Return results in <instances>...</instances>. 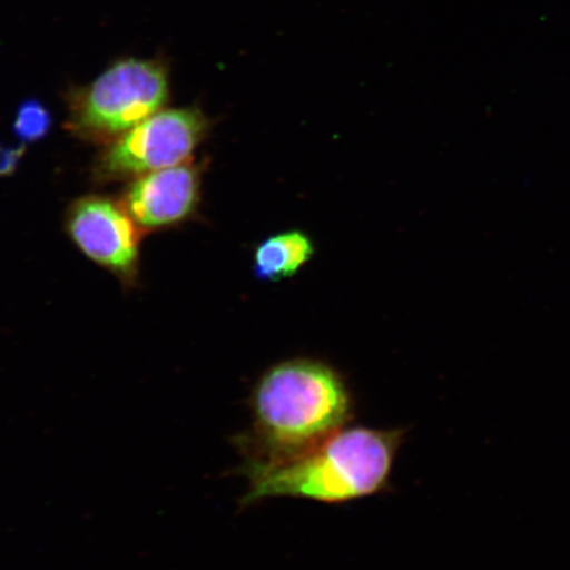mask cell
Segmentation results:
<instances>
[{"label":"cell","mask_w":570,"mask_h":570,"mask_svg":"<svg viewBox=\"0 0 570 570\" xmlns=\"http://www.w3.org/2000/svg\"><path fill=\"white\" fill-rule=\"evenodd\" d=\"M26 146L18 147L0 145V177L10 176L19 167L21 159H23Z\"/></svg>","instance_id":"9"},{"label":"cell","mask_w":570,"mask_h":570,"mask_svg":"<svg viewBox=\"0 0 570 570\" xmlns=\"http://www.w3.org/2000/svg\"><path fill=\"white\" fill-rule=\"evenodd\" d=\"M12 127L13 132L21 141H39L51 131L52 116L45 105L36 99H30L20 105Z\"/></svg>","instance_id":"8"},{"label":"cell","mask_w":570,"mask_h":570,"mask_svg":"<svg viewBox=\"0 0 570 570\" xmlns=\"http://www.w3.org/2000/svg\"><path fill=\"white\" fill-rule=\"evenodd\" d=\"M252 424L233 439L246 462L277 463L323 444L354 417L345 376L330 363L292 358L256 380L248 397Z\"/></svg>","instance_id":"1"},{"label":"cell","mask_w":570,"mask_h":570,"mask_svg":"<svg viewBox=\"0 0 570 570\" xmlns=\"http://www.w3.org/2000/svg\"><path fill=\"white\" fill-rule=\"evenodd\" d=\"M66 227L76 246L125 285L139 275L141 227L122 203L105 196H87L71 204Z\"/></svg>","instance_id":"5"},{"label":"cell","mask_w":570,"mask_h":570,"mask_svg":"<svg viewBox=\"0 0 570 570\" xmlns=\"http://www.w3.org/2000/svg\"><path fill=\"white\" fill-rule=\"evenodd\" d=\"M169 97L170 70L163 56L124 57L95 81L67 91V127L77 138L109 146L166 109Z\"/></svg>","instance_id":"3"},{"label":"cell","mask_w":570,"mask_h":570,"mask_svg":"<svg viewBox=\"0 0 570 570\" xmlns=\"http://www.w3.org/2000/svg\"><path fill=\"white\" fill-rule=\"evenodd\" d=\"M405 436L402 428L346 426L312 451L277 463L242 462L248 481L239 509L271 498L341 504L383 493Z\"/></svg>","instance_id":"2"},{"label":"cell","mask_w":570,"mask_h":570,"mask_svg":"<svg viewBox=\"0 0 570 570\" xmlns=\"http://www.w3.org/2000/svg\"><path fill=\"white\" fill-rule=\"evenodd\" d=\"M210 126L208 116L196 106L155 112L98 156L97 181L134 180L187 163L208 137Z\"/></svg>","instance_id":"4"},{"label":"cell","mask_w":570,"mask_h":570,"mask_svg":"<svg viewBox=\"0 0 570 570\" xmlns=\"http://www.w3.org/2000/svg\"><path fill=\"white\" fill-rule=\"evenodd\" d=\"M202 170L189 161L134 178L122 205L141 229L184 223L197 210Z\"/></svg>","instance_id":"6"},{"label":"cell","mask_w":570,"mask_h":570,"mask_svg":"<svg viewBox=\"0 0 570 570\" xmlns=\"http://www.w3.org/2000/svg\"><path fill=\"white\" fill-rule=\"evenodd\" d=\"M313 242L303 232L273 235L256 247L254 274L262 282H279L295 276L315 255Z\"/></svg>","instance_id":"7"}]
</instances>
